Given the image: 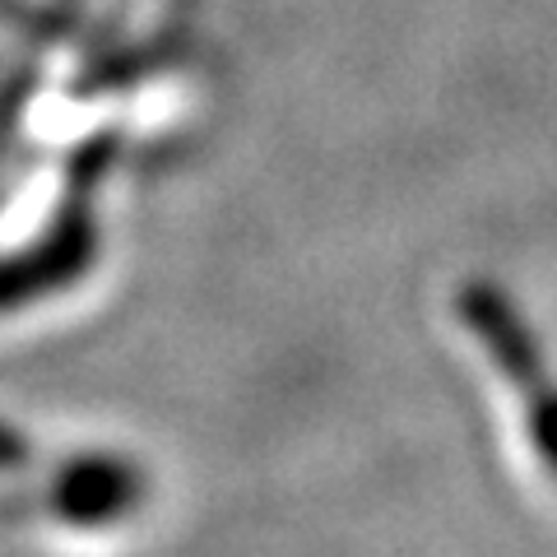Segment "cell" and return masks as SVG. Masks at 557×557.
Masks as SVG:
<instances>
[{"mask_svg":"<svg viewBox=\"0 0 557 557\" xmlns=\"http://www.w3.org/2000/svg\"><path fill=\"white\" fill-rule=\"evenodd\" d=\"M139 502V474L126 460H84L61 483V511L79 525L126 516Z\"/></svg>","mask_w":557,"mask_h":557,"instance_id":"7a4b0ae2","label":"cell"},{"mask_svg":"<svg viewBox=\"0 0 557 557\" xmlns=\"http://www.w3.org/2000/svg\"><path fill=\"white\" fill-rule=\"evenodd\" d=\"M460 317L469 325V335L497 362V372L507 376V386L525 395V423H530L534 450L557 474V381L544 376L548 368H544V354H539L534 330L511 307L507 293L487 284V278H469L460 288Z\"/></svg>","mask_w":557,"mask_h":557,"instance_id":"6da1fadb","label":"cell"}]
</instances>
